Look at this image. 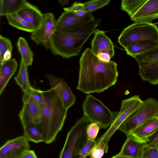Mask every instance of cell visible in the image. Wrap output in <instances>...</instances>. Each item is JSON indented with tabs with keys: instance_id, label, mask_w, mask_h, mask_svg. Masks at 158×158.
Returning <instances> with one entry per match:
<instances>
[{
	"instance_id": "obj_1",
	"label": "cell",
	"mask_w": 158,
	"mask_h": 158,
	"mask_svg": "<svg viewBox=\"0 0 158 158\" xmlns=\"http://www.w3.org/2000/svg\"><path fill=\"white\" fill-rule=\"evenodd\" d=\"M117 67L115 61H102L91 49L86 48L80 59L76 89L87 94L103 92L116 83L118 74Z\"/></svg>"
},
{
	"instance_id": "obj_2",
	"label": "cell",
	"mask_w": 158,
	"mask_h": 158,
	"mask_svg": "<svg viewBox=\"0 0 158 158\" xmlns=\"http://www.w3.org/2000/svg\"><path fill=\"white\" fill-rule=\"evenodd\" d=\"M42 92L44 97L42 118L37 126L42 136L43 142L48 144L55 140L61 130L68 110L53 90L50 89Z\"/></svg>"
},
{
	"instance_id": "obj_3",
	"label": "cell",
	"mask_w": 158,
	"mask_h": 158,
	"mask_svg": "<svg viewBox=\"0 0 158 158\" xmlns=\"http://www.w3.org/2000/svg\"><path fill=\"white\" fill-rule=\"evenodd\" d=\"M101 20L95 18L82 27L62 33H54L50 43L52 53L64 58L78 56L85 43L94 33Z\"/></svg>"
},
{
	"instance_id": "obj_4",
	"label": "cell",
	"mask_w": 158,
	"mask_h": 158,
	"mask_svg": "<svg viewBox=\"0 0 158 158\" xmlns=\"http://www.w3.org/2000/svg\"><path fill=\"white\" fill-rule=\"evenodd\" d=\"M145 40H152L158 43V28L156 24L134 23L123 30L118 37V41L125 49L129 45Z\"/></svg>"
},
{
	"instance_id": "obj_5",
	"label": "cell",
	"mask_w": 158,
	"mask_h": 158,
	"mask_svg": "<svg viewBox=\"0 0 158 158\" xmlns=\"http://www.w3.org/2000/svg\"><path fill=\"white\" fill-rule=\"evenodd\" d=\"M82 109L84 116L89 122L98 123L101 128L104 129L112 124L118 113L111 111L101 101L91 94L86 96Z\"/></svg>"
},
{
	"instance_id": "obj_6",
	"label": "cell",
	"mask_w": 158,
	"mask_h": 158,
	"mask_svg": "<svg viewBox=\"0 0 158 158\" xmlns=\"http://www.w3.org/2000/svg\"><path fill=\"white\" fill-rule=\"evenodd\" d=\"M89 121L84 116L78 120L68 131L59 158H77L87 139V127Z\"/></svg>"
},
{
	"instance_id": "obj_7",
	"label": "cell",
	"mask_w": 158,
	"mask_h": 158,
	"mask_svg": "<svg viewBox=\"0 0 158 158\" xmlns=\"http://www.w3.org/2000/svg\"><path fill=\"white\" fill-rule=\"evenodd\" d=\"M158 117V101L149 98L131 113L118 128L127 135L148 119Z\"/></svg>"
},
{
	"instance_id": "obj_8",
	"label": "cell",
	"mask_w": 158,
	"mask_h": 158,
	"mask_svg": "<svg viewBox=\"0 0 158 158\" xmlns=\"http://www.w3.org/2000/svg\"><path fill=\"white\" fill-rule=\"evenodd\" d=\"M139 66L138 74L143 81L158 84V45L134 58Z\"/></svg>"
},
{
	"instance_id": "obj_9",
	"label": "cell",
	"mask_w": 158,
	"mask_h": 158,
	"mask_svg": "<svg viewBox=\"0 0 158 158\" xmlns=\"http://www.w3.org/2000/svg\"><path fill=\"white\" fill-rule=\"evenodd\" d=\"M143 102L139 95H134L122 100L121 109L113 123L106 132L96 141V143H103L108 148V142L114 133L125 120Z\"/></svg>"
},
{
	"instance_id": "obj_10",
	"label": "cell",
	"mask_w": 158,
	"mask_h": 158,
	"mask_svg": "<svg viewBox=\"0 0 158 158\" xmlns=\"http://www.w3.org/2000/svg\"><path fill=\"white\" fill-rule=\"evenodd\" d=\"M95 19L92 13L80 16L74 12L64 11L56 21L54 33L66 32L80 28Z\"/></svg>"
},
{
	"instance_id": "obj_11",
	"label": "cell",
	"mask_w": 158,
	"mask_h": 158,
	"mask_svg": "<svg viewBox=\"0 0 158 158\" xmlns=\"http://www.w3.org/2000/svg\"><path fill=\"white\" fill-rule=\"evenodd\" d=\"M56 20L54 14L48 12L44 14L43 22L40 27L32 32L31 38L37 45H43L47 49L50 48V43Z\"/></svg>"
},
{
	"instance_id": "obj_12",
	"label": "cell",
	"mask_w": 158,
	"mask_h": 158,
	"mask_svg": "<svg viewBox=\"0 0 158 158\" xmlns=\"http://www.w3.org/2000/svg\"><path fill=\"white\" fill-rule=\"evenodd\" d=\"M47 78L50 89L53 90L67 110L75 103L76 97L63 79L52 74H48Z\"/></svg>"
},
{
	"instance_id": "obj_13",
	"label": "cell",
	"mask_w": 158,
	"mask_h": 158,
	"mask_svg": "<svg viewBox=\"0 0 158 158\" xmlns=\"http://www.w3.org/2000/svg\"><path fill=\"white\" fill-rule=\"evenodd\" d=\"M29 141L24 135L7 140L0 148V158H20L30 150Z\"/></svg>"
},
{
	"instance_id": "obj_14",
	"label": "cell",
	"mask_w": 158,
	"mask_h": 158,
	"mask_svg": "<svg viewBox=\"0 0 158 158\" xmlns=\"http://www.w3.org/2000/svg\"><path fill=\"white\" fill-rule=\"evenodd\" d=\"M42 111V104L33 102L24 103L19 114L22 125L27 123L38 125L41 122Z\"/></svg>"
},
{
	"instance_id": "obj_15",
	"label": "cell",
	"mask_w": 158,
	"mask_h": 158,
	"mask_svg": "<svg viewBox=\"0 0 158 158\" xmlns=\"http://www.w3.org/2000/svg\"><path fill=\"white\" fill-rule=\"evenodd\" d=\"M158 129V117H155L145 121L127 136L130 137L137 142L144 144Z\"/></svg>"
},
{
	"instance_id": "obj_16",
	"label": "cell",
	"mask_w": 158,
	"mask_h": 158,
	"mask_svg": "<svg viewBox=\"0 0 158 158\" xmlns=\"http://www.w3.org/2000/svg\"><path fill=\"white\" fill-rule=\"evenodd\" d=\"M94 34L91 43V49L94 53L97 56L100 53H106L113 57L114 55V46L105 32L96 29Z\"/></svg>"
},
{
	"instance_id": "obj_17",
	"label": "cell",
	"mask_w": 158,
	"mask_h": 158,
	"mask_svg": "<svg viewBox=\"0 0 158 158\" xmlns=\"http://www.w3.org/2000/svg\"><path fill=\"white\" fill-rule=\"evenodd\" d=\"M131 19L134 23H150L158 18V0H148Z\"/></svg>"
},
{
	"instance_id": "obj_18",
	"label": "cell",
	"mask_w": 158,
	"mask_h": 158,
	"mask_svg": "<svg viewBox=\"0 0 158 158\" xmlns=\"http://www.w3.org/2000/svg\"><path fill=\"white\" fill-rule=\"evenodd\" d=\"M17 13L31 24L35 30L40 27L43 21L44 14L37 7L29 2Z\"/></svg>"
},
{
	"instance_id": "obj_19",
	"label": "cell",
	"mask_w": 158,
	"mask_h": 158,
	"mask_svg": "<svg viewBox=\"0 0 158 158\" xmlns=\"http://www.w3.org/2000/svg\"><path fill=\"white\" fill-rule=\"evenodd\" d=\"M18 66L14 58L5 62L0 66V95H1L8 81L14 74Z\"/></svg>"
},
{
	"instance_id": "obj_20",
	"label": "cell",
	"mask_w": 158,
	"mask_h": 158,
	"mask_svg": "<svg viewBox=\"0 0 158 158\" xmlns=\"http://www.w3.org/2000/svg\"><path fill=\"white\" fill-rule=\"evenodd\" d=\"M127 138L120 152L117 156L133 158H140L143 148V144L135 140L131 137Z\"/></svg>"
},
{
	"instance_id": "obj_21",
	"label": "cell",
	"mask_w": 158,
	"mask_h": 158,
	"mask_svg": "<svg viewBox=\"0 0 158 158\" xmlns=\"http://www.w3.org/2000/svg\"><path fill=\"white\" fill-rule=\"evenodd\" d=\"M158 43L152 40H145L128 46L125 49L127 54L134 58L135 56L156 48Z\"/></svg>"
},
{
	"instance_id": "obj_22",
	"label": "cell",
	"mask_w": 158,
	"mask_h": 158,
	"mask_svg": "<svg viewBox=\"0 0 158 158\" xmlns=\"http://www.w3.org/2000/svg\"><path fill=\"white\" fill-rule=\"evenodd\" d=\"M28 2L25 0H0V15L17 13Z\"/></svg>"
},
{
	"instance_id": "obj_23",
	"label": "cell",
	"mask_w": 158,
	"mask_h": 158,
	"mask_svg": "<svg viewBox=\"0 0 158 158\" xmlns=\"http://www.w3.org/2000/svg\"><path fill=\"white\" fill-rule=\"evenodd\" d=\"M28 66L21 58L19 73L14 77L16 84L21 88L23 93L27 92L32 87L29 78L27 69Z\"/></svg>"
},
{
	"instance_id": "obj_24",
	"label": "cell",
	"mask_w": 158,
	"mask_h": 158,
	"mask_svg": "<svg viewBox=\"0 0 158 158\" xmlns=\"http://www.w3.org/2000/svg\"><path fill=\"white\" fill-rule=\"evenodd\" d=\"M9 24L19 30L31 33L35 30L32 27L17 13L6 15Z\"/></svg>"
},
{
	"instance_id": "obj_25",
	"label": "cell",
	"mask_w": 158,
	"mask_h": 158,
	"mask_svg": "<svg viewBox=\"0 0 158 158\" xmlns=\"http://www.w3.org/2000/svg\"><path fill=\"white\" fill-rule=\"evenodd\" d=\"M17 46L22 58L28 66L31 65L33 60L34 54L29 48L26 40L20 37L19 38Z\"/></svg>"
},
{
	"instance_id": "obj_26",
	"label": "cell",
	"mask_w": 158,
	"mask_h": 158,
	"mask_svg": "<svg viewBox=\"0 0 158 158\" xmlns=\"http://www.w3.org/2000/svg\"><path fill=\"white\" fill-rule=\"evenodd\" d=\"M22 126L24 130V135L29 141L36 143L43 142L42 136L35 124L27 123Z\"/></svg>"
},
{
	"instance_id": "obj_27",
	"label": "cell",
	"mask_w": 158,
	"mask_h": 158,
	"mask_svg": "<svg viewBox=\"0 0 158 158\" xmlns=\"http://www.w3.org/2000/svg\"><path fill=\"white\" fill-rule=\"evenodd\" d=\"M148 0H122L121 9L126 12L129 16L134 15Z\"/></svg>"
},
{
	"instance_id": "obj_28",
	"label": "cell",
	"mask_w": 158,
	"mask_h": 158,
	"mask_svg": "<svg viewBox=\"0 0 158 158\" xmlns=\"http://www.w3.org/2000/svg\"><path fill=\"white\" fill-rule=\"evenodd\" d=\"M42 90L32 87L28 92L24 93L23 101L24 103L33 102L42 104L44 97Z\"/></svg>"
},
{
	"instance_id": "obj_29",
	"label": "cell",
	"mask_w": 158,
	"mask_h": 158,
	"mask_svg": "<svg viewBox=\"0 0 158 158\" xmlns=\"http://www.w3.org/2000/svg\"><path fill=\"white\" fill-rule=\"evenodd\" d=\"M110 1V0H95L83 2L84 10L88 13H92L108 5Z\"/></svg>"
},
{
	"instance_id": "obj_30",
	"label": "cell",
	"mask_w": 158,
	"mask_h": 158,
	"mask_svg": "<svg viewBox=\"0 0 158 158\" xmlns=\"http://www.w3.org/2000/svg\"><path fill=\"white\" fill-rule=\"evenodd\" d=\"M108 150V148L104 144L95 143L90 152V158H101Z\"/></svg>"
},
{
	"instance_id": "obj_31",
	"label": "cell",
	"mask_w": 158,
	"mask_h": 158,
	"mask_svg": "<svg viewBox=\"0 0 158 158\" xmlns=\"http://www.w3.org/2000/svg\"><path fill=\"white\" fill-rule=\"evenodd\" d=\"M101 127L100 125L97 123H91L88 125L86 130L87 138L95 141Z\"/></svg>"
},
{
	"instance_id": "obj_32",
	"label": "cell",
	"mask_w": 158,
	"mask_h": 158,
	"mask_svg": "<svg viewBox=\"0 0 158 158\" xmlns=\"http://www.w3.org/2000/svg\"><path fill=\"white\" fill-rule=\"evenodd\" d=\"M0 64L3 61L4 55L6 51L9 49L12 50L13 45L11 40L8 38L0 35Z\"/></svg>"
},
{
	"instance_id": "obj_33",
	"label": "cell",
	"mask_w": 158,
	"mask_h": 158,
	"mask_svg": "<svg viewBox=\"0 0 158 158\" xmlns=\"http://www.w3.org/2000/svg\"><path fill=\"white\" fill-rule=\"evenodd\" d=\"M95 143L96 141H93L87 138L80 150L78 158H86L87 156L90 155V152Z\"/></svg>"
},
{
	"instance_id": "obj_34",
	"label": "cell",
	"mask_w": 158,
	"mask_h": 158,
	"mask_svg": "<svg viewBox=\"0 0 158 158\" xmlns=\"http://www.w3.org/2000/svg\"><path fill=\"white\" fill-rule=\"evenodd\" d=\"M143 146L158 149V129L148 138Z\"/></svg>"
},
{
	"instance_id": "obj_35",
	"label": "cell",
	"mask_w": 158,
	"mask_h": 158,
	"mask_svg": "<svg viewBox=\"0 0 158 158\" xmlns=\"http://www.w3.org/2000/svg\"><path fill=\"white\" fill-rule=\"evenodd\" d=\"M140 158H158V149L143 147Z\"/></svg>"
},
{
	"instance_id": "obj_36",
	"label": "cell",
	"mask_w": 158,
	"mask_h": 158,
	"mask_svg": "<svg viewBox=\"0 0 158 158\" xmlns=\"http://www.w3.org/2000/svg\"><path fill=\"white\" fill-rule=\"evenodd\" d=\"M84 5L83 3L75 2L70 7L64 8V11L76 12L84 10Z\"/></svg>"
},
{
	"instance_id": "obj_37",
	"label": "cell",
	"mask_w": 158,
	"mask_h": 158,
	"mask_svg": "<svg viewBox=\"0 0 158 158\" xmlns=\"http://www.w3.org/2000/svg\"><path fill=\"white\" fill-rule=\"evenodd\" d=\"M100 60L105 62H108L111 58L110 55L106 53H100L97 56Z\"/></svg>"
},
{
	"instance_id": "obj_38",
	"label": "cell",
	"mask_w": 158,
	"mask_h": 158,
	"mask_svg": "<svg viewBox=\"0 0 158 158\" xmlns=\"http://www.w3.org/2000/svg\"><path fill=\"white\" fill-rule=\"evenodd\" d=\"M20 158H37L35 152L29 150L26 152Z\"/></svg>"
},
{
	"instance_id": "obj_39",
	"label": "cell",
	"mask_w": 158,
	"mask_h": 158,
	"mask_svg": "<svg viewBox=\"0 0 158 158\" xmlns=\"http://www.w3.org/2000/svg\"><path fill=\"white\" fill-rule=\"evenodd\" d=\"M12 50L9 49L5 53L4 56L3 61L2 63L0 64L1 66L5 62L10 59L12 56Z\"/></svg>"
},
{
	"instance_id": "obj_40",
	"label": "cell",
	"mask_w": 158,
	"mask_h": 158,
	"mask_svg": "<svg viewBox=\"0 0 158 158\" xmlns=\"http://www.w3.org/2000/svg\"><path fill=\"white\" fill-rule=\"evenodd\" d=\"M74 13H75L77 15L80 16H84L90 13L84 10H81Z\"/></svg>"
},
{
	"instance_id": "obj_41",
	"label": "cell",
	"mask_w": 158,
	"mask_h": 158,
	"mask_svg": "<svg viewBox=\"0 0 158 158\" xmlns=\"http://www.w3.org/2000/svg\"><path fill=\"white\" fill-rule=\"evenodd\" d=\"M61 6H64L68 4L69 1L68 0H59L58 1Z\"/></svg>"
},
{
	"instance_id": "obj_42",
	"label": "cell",
	"mask_w": 158,
	"mask_h": 158,
	"mask_svg": "<svg viewBox=\"0 0 158 158\" xmlns=\"http://www.w3.org/2000/svg\"><path fill=\"white\" fill-rule=\"evenodd\" d=\"M111 158H133L131 157L124 156H118L116 155L115 156L112 157Z\"/></svg>"
},
{
	"instance_id": "obj_43",
	"label": "cell",
	"mask_w": 158,
	"mask_h": 158,
	"mask_svg": "<svg viewBox=\"0 0 158 158\" xmlns=\"http://www.w3.org/2000/svg\"><path fill=\"white\" fill-rule=\"evenodd\" d=\"M157 24H158V23H157Z\"/></svg>"
},
{
	"instance_id": "obj_44",
	"label": "cell",
	"mask_w": 158,
	"mask_h": 158,
	"mask_svg": "<svg viewBox=\"0 0 158 158\" xmlns=\"http://www.w3.org/2000/svg\"><path fill=\"white\" fill-rule=\"evenodd\" d=\"M86 158H87V157H86Z\"/></svg>"
}]
</instances>
